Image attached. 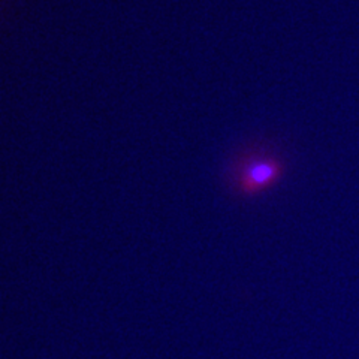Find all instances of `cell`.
<instances>
[{
  "label": "cell",
  "mask_w": 359,
  "mask_h": 359,
  "mask_svg": "<svg viewBox=\"0 0 359 359\" xmlns=\"http://www.w3.org/2000/svg\"><path fill=\"white\" fill-rule=\"evenodd\" d=\"M286 171V156L269 145H261L243 156L237 168V187L241 195H259L282 182Z\"/></svg>",
  "instance_id": "obj_1"
}]
</instances>
